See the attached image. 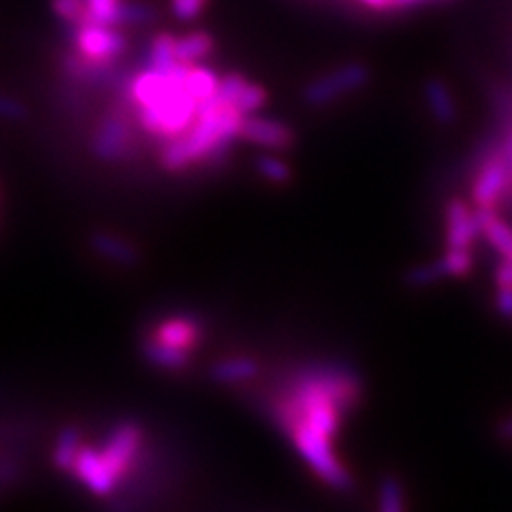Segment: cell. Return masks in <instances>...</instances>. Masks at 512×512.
<instances>
[{"mask_svg":"<svg viewBox=\"0 0 512 512\" xmlns=\"http://www.w3.org/2000/svg\"><path fill=\"white\" fill-rule=\"evenodd\" d=\"M143 444V429L135 421H122L109 431L103 440L101 453L109 468L122 480L124 474L133 468Z\"/></svg>","mask_w":512,"mask_h":512,"instance_id":"ba28073f","label":"cell"},{"mask_svg":"<svg viewBox=\"0 0 512 512\" xmlns=\"http://www.w3.org/2000/svg\"><path fill=\"white\" fill-rule=\"evenodd\" d=\"M216 52V39L207 30H192L175 37V58L180 64H201Z\"/></svg>","mask_w":512,"mask_h":512,"instance_id":"ac0fdd59","label":"cell"},{"mask_svg":"<svg viewBox=\"0 0 512 512\" xmlns=\"http://www.w3.org/2000/svg\"><path fill=\"white\" fill-rule=\"evenodd\" d=\"M406 489L395 474L384 476L378 485V510L382 512H402L406 510Z\"/></svg>","mask_w":512,"mask_h":512,"instance_id":"cb8c5ba5","label":"cell"},{"mask_svg":"<svg viewBox=\"0 0 512 512\" xmlns=\"http://www.w3.org/2000/svg\"><path fill=\"white\" fill-rule=\"evenodd\" d=\"M423 92H425L427 107L431 111V116L436 118V122H440L444 126L455 124L459 111H457L455 96H453L451 88L444 84V79H438V77L427 79Z\"/></svg>","mask_w":512,"mask_h":512,"instance_id":"e0dca14e","label":"cell"},{"mask_svg":"<svg viewBox=\"0 0 512 512\" xmlns=\"http://www.w3.org/2000/svg\"><path fill=\"white\" fill-rule=\"evenodd\" d=\"M246 116L220 90L199 105V114L188 131L163 143L160 167L169 173H182L190 167L216 163L239 139V126Z\"/></svg>","mask_w":512,"mask_h":512,"instance_id":"7a4b0ae2","label":"cell"},{"mask_svg":"<svg viewBox=\"0 0 512 512\" xmlns=\"http://www.w3.org/2000/svg\"><path fill=\"white\" fill-rule=\"evenodd\" d=\"M210 0H169V9L178 22H195L205 13Z\"/></svg>","mask_w":512,"mask_h":512,"instance_id":"f546056e","label":"cell"},{"mask_svg":"<svg viewBox=\"0 0 512 512\" xmlns=\"http://www.w3.org/2000/svg\"><path fill=\"white\" fill-rule=\"evenodd\" d=\"M203 335H205V327L201 325L199 318L188 316V314H175L156 323L148 338L173 348L192 352L201 344Z\"/></svg>","mask_w":512,"mask_h":512,"instance_id":"7c38bea8","label":"cell"},{"mask_svg":"<svg viewBox=\"0 0 512 512\" xmlns=\"http://www.w3.org/2000/svg\"><path fill=\"white\" fill-rule=\"evenodd\" d=\"M508 165L495 146L489 154L480 158L478 169L472 175L470 197L476 210H500L508 190Z\"/></svg>","mask_w":512,"mask_h":512,"instance_id":"8992f818","label":"cell"},{"mask_svg":"<svg viewBox=\"0 0 512 512\" xmlns=\"http://www.w3.org/2000/svg\"><path fill=\"white\" fill-rule=\"evenodd\" d=\"M126 45L120 26L88 20L73 28V52L101 69H109L126 52Z\"/></svg>","mask_w":512,"mask_h":512,"instance_id":"5b68a950","label":"cell"},{"mask_svg":"<svg viewBox=\"0 0 512 512\" xmlns=\"http://www.w3.org/2000/svg\"><path fill=\"white\" fill-rule=\"evenodd\" d=\"M220 94L227 96V99L242 111L244 116L259 114V111L267 105L269 94L265 86L250 82L248 77L239 73H227L220 77Z\"/></svg>","mask_w":512,"mask_h":512,"instance_id":"4fadbf2b","label":"cell"},{"mask_svg":"<svg viewBox=\"0 0 512 512\" xmlns=\"http://www.w3.org/2000/svg\"><path fill=\"white\" fill-rule=\"evenodd\" d=\"M122 3H124V0H86L90 20L118 26Z\"/></svg>","mask_w":512,"mask_h":512,"instance_id":"f1b7e54d","label":"cell"},{"mask_svg":"<svg viewBox=\"0 0 512 512\" xmlns=\"http://www.w3.org/2000/svg\"><path fill=\"white\" fill-rule=\"evenodd\" d=\"M28 118V107L11 94L0 92V120L24 122Z\"/></svg>","mask_w":512,"mask_h":512,"instance_id":"4dcf8cb0","label":"cell"},{"mask_svg":"<svg viewBox=\"0 0 512 512\" xmlns=\"http://www.w3.org/2000/svg\"><path fill=\"white\" fill-rule=\"evenodd\" d=\"M82 446H84L82 431H79L75 425L64 427L56 436L54 448H52L54 468L60 472H71L73 463L77 459V453L82 451Z\"/></svg>","mask_w":512,"mask_h":512,"instance_id":"ffe728a7","label":"cell"},{"mask_svg":"<svg viewBox=\"0 0 512 512\" xmlns=\"http://www.w3.org/2000/svg\"><path fill=\"white\" fill-rule=\"evenodd\" d=\"M190 64H178L171 71V84L160 99L137 111V124L146 135L156 137L163 143L184 135L199 114V101L186 86Z\"/></svg>","mask_w":512,"mask_h":512,"instance_id":"3957f363","label":"cell"},{"mask_svg":"<svg viewBox=\"0 0 512 512\" xmlns=\"http://www.w3.org/2000/svg\"><path fill=\"white\" fill-rule=\"evenodd\" d=\"M186 86L192 94H195V99L203 103L207 99H212L214 94H218L220 77L212 69L203 67V64H190L188 75H186Z\"/></svg>","mask_w":512,"mask_h":512,"instance_id":"7402d4cb","label":"cell"},{"mask_svg":"<svg viewBox=\"0 0 512 512\" xmlns=\"http://www.w3.org/2000/svg\"><path fill=\"white\" fill-rule=\"evenodd\" d=\"M71 474L82 487H86L96 498H109L116 491L120 478L109 468L101 448L84 444L82 451L77 453V459L71 468Z\"/></svg>","mask_w":512,"mask_h":512,"instance_id":"9c48e42d","label":"cell"},{"mask_svg":"<svg viewBox=\"0 0 512 512\" xmlns=\"http://www.w3.org/2000/svg\"><path fill=\"white\" fill-rule=\"evenodd\" d=\"M495 434H498V438L504 442H512V412L508 416H504V419L498 423V427H495Z\"/></svg>","mask_w":512,"mask_h":512,"instance_id":"d590c367","label":"cell"},{"mask_svg":"<svg viewBox=\"0 0 512 512\" xmlns=\"http://www.w3.org/2000/svg\"><path fill=\"white\" fill-rule=\"evenodd\" d=\"M495 288H512V261L500 259L498 267L493 271Z\"/></svg>","mask_w":512,"mask_h":512,"instance_id":"836d02e7","label":"cell"},{"mask_svg":"<svg viewBox=\"0 0 512 512\" xmlns=\"http://www.w3.org/2000/svg\"><path fill=\"white\" fill-rule=\"evenodd\" d=\"M446 280L444 271L440 261H431V263H423V265H416L412 267L408 274H406V282L412 288H425V286H434L438 282Z\"/></svg>","mask_w":512,"mask_h":512,"instance_id":"4316f807","label":"cell"},{"mask_svg":"<svg viewBox=\"0 0 512 512\" xmlns=\"http://www.w3.org/2000/svg\"><path fill=\"white\" fill-rule=\"evenodd\" d=\"M178 58H175V37L171 32H160L150 43L148 50V62L146 67L154 69V71H171L178 67Z\"/></svg>","mask_w":512,"mask_h":512,"instance_id":"44dd1931","label":"cell"},{"mask_svg":"<svg viewBox=\"0 0 512 512\" xmlns=\"http://www.w3.org/2000/svg\"><path fill=\"white\" fill-rule=\"evenodd\" d=\"M480 237V222L476 207L461 197L448 199L444 207V242L446 248H468L474 250Z\"/></svg>","mask_w":512,"mask_h":512,"instance_id":"8fae6325","label":"cell"},{"mask_svg":"<svg viewBox=\"0 0 512 512\" xmlns=\"http://www.w3.org/2000/svg\"><path fill=\"white\" fill-rule=\"evenodd\" d=\"M254 169L269 184L282 186V184H288L293 180V167L288 165L284 158L276 156V152H265L261 156H256Z\"/></svg>","mask_w":512,"mask_h":512,"instance_id":"603a6c76","label":"cell"},{"mask_svg":"<svg viewBox=\"0 0 512 512\" xmlns=\"http://www.w3.org/2000/svg\"><path fill=\"white\" fill-rule=\"evenodd\" d=\"M50 9L56 18L71 28L90 20L86 0H50Z\"/></svg>","mask_w":512,"mask_h":512,"instance_id":"484cf974","label":"cell"},{"mask_svg":"<svg viewBox=\"0 0 512 512\" xmlns=\"http://www.w3.org/2000/svg\"><path fill=\"white\" fill-rule=\"evenodd\" d=\"M438 261L446 278H468L476 263L474 250L468 248H446Z\"/></svg>","mask_w":512,"mask_h":512,"instance_id":"d4e9b609","label":"cell"},{"mask_svg":"<svg viewBox=\"0 0 512 512\" xmlns=\"http://www.w3.org/2000/svg\"><path fill=\"white\" fill-rule=\"evenodd\" d=\"M141 355L152 367L163 372H182L190 365V352L156 342L152 338H146V342L141 344Z\"/></svg>","mask_w":512,"mask_h":512,"instance_id":"d6986e66","label":"cell"},{"mask_svg":"<svg viewBox=\"0 0 512 512\" xmlns=\"http://www.w3.org/2000/svg\"><path fill=\"white\" fill-rule=\"evenodd\" d=\"M372 79V69L365 62H346L342 67L323 73L303 90V101L310 107H327L344 96L363 90Z\"/></svg>","mask_w":512,"mask_h":512,"instance_id":"277c9868","label":"cell"},{"mask_svg":"<svg viewBox=\"0 0 512 512\" xmlns=\"http://www.w3.org/2000/svg\"><path fill=\"white\" fill-rule=\"evenodd\" d=\"M154 9L146 3H135V0H124L120 9L118 26H146L154 22Z\"/></svg>","mask_w":512,"mask_h":512,"instance_id":"83f0119b","label":"cell"},{"mask_svg":"<svg viewBox=\"0 0 512 512\" xmlns=\"http://www.w3.org/2000/svg\"><path fill=\"white\" fill-rule=\"evenodd\" d=\"M498 150H500V154L504 156L506 165H508V173H510V178H508V190H506L502 205L512 207V124L508 126V131L504 133V139L498 143Z\"/></svg>","mask_w":512,"mask_h":512,"instance_id":"1f68e13d","label":"cell"},{"mask_svg":"<svg viewBox=\"0 0 512 512\" xmlns=\"http://www.w3.org/2000/svg\"><path fill=\"white\" fill-rule=\"evenodd\" d=\"M239 139L263 152H288L295 146V131L282 120L265 118L259 114L246 116L239 126Z\"/></svg>","mask_w":512,"mask_h":512,"instance_id":"30bf717a","label":"cell"},{"mask_svg":"<svg viewBox=\"0 0 512 512\" xmlns=\"http://www.w3.org/2000/svg\"><path fill=\"white\" fill-rule=\"evenodd\" d=\"M361 378L344 365H314L299 372L276 395L271 412L284 429H306L312 434L338 440L346 414L361 404Z\"/></svg>","mask_w":512,"mask_h":512,"instance_id":"6da1fadb","label":"cell"},{"mask_svg":"<svg viewBox=\"0 0 512 512\" xmlns=\"http://www.w3.org/2000/svg\"><path fill=\"white\" fill-rule=\"evenodd\" d=\"M261 374V363L250 355H233L224 357L212 363L210 378L216 384H224V387H237V384H246L250 380H256Z\"/></svg>","mask_w":512,"mask_h":512,"instance_id":"9a60e30c","label":"cell"},{"mask_svg":"<svg viewBox=\"0 0 512 512\" xmlns=\"http://www.w3.org/2000/svg\"><path fill=\"white\" fill-rule=\"evenodd\" d=\"M135 124L122 109L109 111L92 137V154L103 163H122L135 148Z\"/></svg>","mask_w":512,"mask_h":512,"instance_id":"52a82bcc","label":"cell"},{"mask_svg":"<svg viewBox=\"0 0 512 512\" xmlns=\"http://www.w3.org/2000/svg\"><path fill=\"white\" fill-rule=\"evenodd\" d=\"M495 312L504 320H512V288H495Z\"/></svg>","mask_w":512,"mask_h":512,"instance_id":"d6a6232c","label":"cell"},{"mask_svg":"<svg viewBox=\"0 0 512 512\" xmlns=\"http://www.w3.org/2000/svg\"><path fill=\"white\" fill-rule=\"evenodd\" d=\"M480 237L495 250L500 259L512 261V227L500 216V210H476Z\"/></svg>","mask_w":512,"mask_h":512,"instance_id":"2e32d148","label":"cell"},{"mask_svg":"<svg viewBox=\"0 0 512 512\" xmlns=\"http://www.w3.org/2000/svg\"><path fill=\"white\" fill-rule=\"evenodd\" d=\"M361 7H365L367 11L374 13H391L395 11V0H357Z\"/></svg>","mask_w":512,"mask_h":512,"instance_id":"e575fe53","label":"cell"},{"mask_svg":"<svg viewBox=\"0 0 512 512\" xmlns=\"http://www.w3.org/2000/svg\"><path fill=\"white\" fill-rule=\"evenodd\" d=\"M90 250L109 265L135 267L141 261V250L131 239L114 231H94L88 239Z\"/></svg>","mask_w":512,"mask_h":512,"instance_id":"5bb4252c","label":"cell"}]
</instances>
